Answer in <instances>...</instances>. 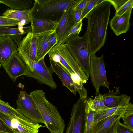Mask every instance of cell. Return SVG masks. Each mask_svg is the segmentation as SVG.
I'll return each instance as SVG.
<instances>
[{
	"instance_id": "obj_1",
	"label": "cell",
	"mask_w": 133,
	"mask_h": 133,
	"mask_svg": "<svg viewBox=\"0 0 133 133\" xmlns=\"http://www.w3.org/2000/svg\"><path fill=\"white\" fill-rule=\"evenodd\" d=\"M111 5L108 0H104L85 17L88 19L86 32L90 55L95 54L104 45Z\"/></svg>"
},
{
	"instance_id": "obj_9",
	"label": "cell",
	"mask_w": 133,
	"mask_h": 133,
	"mask_svg": "<svg viewBox=\"0 0 133 133\" xmlns=\"http://www.w3.org/2000/svg\"><path fill=\"white\" fill-rule=\"evenodd\" d=\"M87 98V97L85 99L80 98L73 105L65 133H85Z\"/></svg>"
},
{
	"instance_id": "obj_4",
	"label": "cell",
	"mask_w": 133,
	"mask_h": 133,
	"mask_svg": "<svg viewBox=\"0 0 133 133\" xmlns=\"http://www.w3.org/2000/svg\"><path fill=\"white\" fill-rule=\"evenodd\" d=\"M49 60L59 64L69 74L74 82L82 85L89 77L72 57L65 44L56 45L48 53Z\"/></svg>"
},
{
	"instance_id": "obj_3",
	"label": "cell",
	"mask_w": 133,
	"mask_h": 133,
	"mask_svg": "<svg viewBox=\"0 0 133 133\" xmlns=\"http://www.w3.org/2000/svg\"><path fill=\"white\" fill-rule=\"evenodd\" d=\"M42 90L34 91L29 95L36 105L45 123V125L51 133H63L65 129L64 120L56 107L46 98Z\"/></svg>"
},
{
	"instance_id": "obj_21",
	"label": "cell",
	"mask_w": 133,
	"mask_h": 133,
	"mask_svg": "<svg viewBox=\"0 0 133 133\" xmlns=\"http://www.w3.org/2000/svg\"><path fill=\"white\" fill-rule=\"evenodd\" d=\"M119 87H117L115 92L113 90H109V92L103 95V101L104 104L107 107L111 108L119 105L126 96L120 94Z\"/></svg>"
},
{
	"instance_id": "obj_17",
	"label": "cell",
	"mask_w": 133,
	"mask_h": 133,
	"mask_svg": "<svg viewBox=\"0 0 133 133\" xmlns=\"http://www.w3.org/2000/svg\"><path fill=\"white\" fill-rule=\"evenodd\" d=\"M50 67L61 81L64 86L76 95L77 92L76 85L72 80L70 75L58 63L50 60Z\"/></svg>"
},
{
	"instance_id": "obj_33",
	"label": "cell",
	"mask_w": 133,
	"mask_h": 133,
	"mask_svg": "<svg viewBox=\"0 0 133 133\" xmlns=\"http://www.w3.org/2000/svg\"><path fill=\"white\" fill-rule=\"evenodd\" d=\"M121 118L123 121V123H122L123 125L128 129L133 131V115L125 117H122Z\"/></svg>"
},
{
	"instance_id": "obj_36",
	"label": "cell",
	"mask_w": 133,
	"mask_h": 133,
	"mask_svg": "<svg viewBox=\"0 0 133 133\" xmlns=\"http://www.w3.org/2000/svg\"><path fill=\"white\" fill-rule=\"evenodd\" d=\"M0 133H14L0 117Z\"/></svg>"
},
{
	"instance_id": "obj_23",
	"label": "cell",
	"mask_w": 133,
	"mask_h": 133,
	"mask_svg": "<svg viewBox=\"0 0 133 133\" xmlns=\"http://www.w3.org/2000/svg\"><path fill=\"white\" fill-rule=\"evenodd\" d=\"M56 30L46 31L42 36L37 49L36 61L38 62L44 58L46 55L48 54L49 37Z\"/></svg>"
},
{
	"instance_id": "obj_35",
	"label": "cell",
	"mask_w": 133,
	"mask_h": 133,
	"mask_svg": "<svg viewBox=\"0 0 133 133\" xmlns=\"http://www.w3.org/2000/svg\"><path fill=\"white\" fill-rule=\"evenodd\" d=\"M114 7L116 12L128 1V0H108Z\"/></svg>"
},
{
	"instance_id": "obj_7",
	"label": "cell",
	"mask_w": 133,
	"mask_h": 133,
	"mask_svg": "<svg viewBox=\"0 0 133 133\" xmlns=\"http://www.w3.org/2000/svg\"><path fill=\"white\" fill-rule=\"evenodd\" d=\"M89 74L96 95L99 94V89L101 87L110 90L103 55L100 57H97L95 54L90 55Z\"/></svg>"
},
{
	"instance_id": "obj_5",
	"label": "cell",
	"mask_w": 133,
	"mask_h": 133,
	"mask_svg": "<svg viewBox=\"0 0 133 133\" xmlns=\"http://www.w3.org/2000/svg\"><path fill=\"white\" fill-rule=\"evenodd\" d=\"M18 53L26 65L28 73L27 77L37 80L42 84H45L54 89L57 85L53 77V71L50 67L46 64L44 58L37 62L32 60L28 57L23 50L20 45L18 46Z\"/></svg>"
},
{
	"instance_id": "obj_41",
	"label": "cell",
	"mask_w": 133,
	"mask_h": 133,
	"mask_svg": "<svg viewBox=\"0 0 133 133\" xmlns=\"http://www.w3.org/2000/svg\"><path fill=\"white\" fill-rule=\"evenodd\" d=\"M1 95H0V98H1Z\"/></svg>"
},
{
	"instance_id": "obj_10",
	"label": "cell",
	"mask_w": 133,
	"mask_h": 133,
	"mask_svg": "<svg viewBox=\"0 0 133 133\" xmlns=\"http://www.w3.org/2000/svg\"><path fill=\"white\" fill-rule=\"evenodd\" d=\"M0 117L14 133H39V128L45 127L27 118L17 119L0 112Z\"/></svg>"
},
{
	"instance_id": "obj_12",
	"label": "cell",
	"mask_w": 133,
	"mask_h": 133,
	"mask_svg": "<svg viewBox=\"0 0 133 133\" xmlns=\"http://www.w3.org/2000/svg\"><path fill=\"white\" fill-rule=\"evenodd\" d=\"M77 6L69 8L66 10L58 21L56 30L58 35V43L60 45L66 36L74 25L76 23L74 19V13Z\"/></svg>"
},
{
	"instance_id": "obj_34",
	"label": "cell",
	"mask_w": 133,
	"mask_h": 133,
	"mask_svg": "<svg viewBox=\"0 0 133 133\" xmlns=\"http://www.w3.org/2000/svg\"><path fill=\"white\" fill-rule=\"evenodd\" d=\"M120 119L118 121L115 133H133L132 131L124 126L120 122Z\"/></svg>"
},
{
	"instance_id": "obj_8",
	"label": "cell",
	"mask_w": 133,
	"mask_h": 133,
	"mask_svg": "<svg viewBox=\"0 0 133 133\" xmlns=\"http://www.w3.org/2000/svg\"><path fill=\"white\" fill-rule=\"evenodd\" d=\"M16 109L20 113L35 123L45 125L38 109L30 95L25 90L19 91Z\"/></svg>"
},
{
	"instance_id": "obj_30",
	"label": "cell",
	"mask_w": 133,
	"mask_h": 133,
	"mask_svg": "<svg viewBox=\"0 0 133 133\" xmlns=\"http://www.w3.org/2000/svg\"><path fill=\"white\" fill-rule=\"evenodd\" d=\"M96 0H87L86 5L82 11L81 19L82 20L94 8Z\"/></svg>"
},
{
	"instance_id": "obj_40",
	"label": "cell",
	"mask_w": 133,
	"mask_h": 133,
	"mask_svg": "<svg viewBox=\"0 0 133 133\" xmlns=\"http://www.w3.org/2000/svg\"><path fill=\"white\" fill-rule=\"evenodd\" d=\"M104 1V0H96L94 7L98 5Z\"/></svg>"
},
{
	"instance_id": "obj_37",
	"label": "cell",
	"mask_w": 133,
	"mask_h": 133,
	"mask_svg": "<svg viewBox=\"0 0 133 133\" xmlns=\"http://www.w3.org/2000/svg\"><path fill=\"white\" fill-rule=\"evenodd\" d=\"M82 11L76 9L74 13V19L76 23L82 21L81 19V14Z\"/></svg>"
},
{
	"instance_id": "obj_27",
	"label": "cell",
	"mask_w": 133,
	"mask_h": 133,
	"mask_svg": "<svg viewBox=\"0 0 133 133\" xmlns=\"http://www.w3.org/2000/svg\"><path fill=\"white\" fill-rule=\"evenodd\" d=\"M85 111L86 117L85 133H90L94 123L95 112L88 107L87 102Z\"/></svg>"
},
{
	"instance_id": "obj_25",
	"label": "cell",
	"mask_w": 133,
	"mask_h": 133,
	"mask_svg": "<svg viewBox=\"0 0 133 133\" xmlns=\"http://www.w3.org/2000/svg\"><path fill=\"white\" fill-rule=\"evenodd\" d=\"M0 3L6 5L11 9L26 10L32 7L34 2L31 0H0Z\"/></svg>"
},
{
	"instance_id": "obj_6",
	"label": "cell",
	"mask_w": 133,
	"mask_h": 133,
	"mask_svg": "<svg viewBox=\"0 0 133 133\" xmlns=\"http://www.w3.org/2000/svg\"><path fill=\"white\" fill-rule=\"evenodd\" d=\"M65 44L72 57L89 77L90 55L86 32L82 37L78 34L72 35Z\"/></svg>"
},
{
	"instance_id": "obj_16",
	"label": "cell",
	"mask_w": 133,
	"mask_h": 133,
	"mask_svg": "<svg viewBox=\"0 0 133 133\" xmlns=\"http://www.w3.org/2000/svg\"><path fill=\"white\" fill-rule=\"evenodd\" d=\"M130 97L127 95L117 106L109 108L101 114L95 112L94 123L110 116L117 115L122 117L127 111L130 103Z\"/></svg>"
},
{
	"instance_id": "obj_28",
	"label": "cell",
	"mask_w": 133,
	"mask_h": 133,
	"mask_svg": "<svg viewBox=\"0 0 133 133\" xmlns=\"http://www.w3.org/2000/svg\"><path fill=\"white\" fill-rule=\"evenodd\" d=\"M82 21L76 23L72 28L62 42L61 44H64L69 38L72 35L76 34H78L82 30Z\"/></svg>"
},
{
	"instance_id": "obj_31",
	"label": "cell",
	"mask_w": 133,
	"mask_h": 133,
	"mask_svg": "<svg viewBox=\"0 0 133 133\" xmlns=\"http://www.w3.org/2000/svg\"><path fill=\"white\" fill-rule=\"evenodd\" d=\"M133 7V0L128 1L120 8L115 14L117 16L121 15L127 12Z\"/></svg>"
},
{
	"instance_id": "obj_2",
	"label": "cell",
	"mask_w": 133,
	"mask_h": 133,
	"mask_svg": "<svg viewBox=\"0 0 133 133\" xmlns=\"http://www.w3.org/2000/svg\"><path fill=\"white\" fill-rule=\"evenodd\" d=\"M81 0H34L31 9L32 18L58 22L66 10L77 6Z\"/></svg>"
},
{
	"instance_id": "obj_18",
	"label": "cell",
	"mask_w": 133,
	"mask_h": 133,
	"mask_svg": "<svg viewBox=\"0 0 133 133\" xmlns=\"http://www.w3.org/2000/svg\"><path fill=\"white\" fill-rule=\"evenodd\" d=\"M31 9L26 10L8 9L3 14L2 16L19 21L18 27L23 28L24 25L31 22V21L32 18Z\"/></svg>"
},
{
	"instance_id": "obj_39",
	"label": "cell",
	"mask_w": 133,
	"mask_h": 133,
	"mask_svg": "<svg viewBox=\"0 0 133 133\" xmlns=\"http://www.w3.org/2000/svg\"><path fill=\"white\" fill-rule=\"evenodd\" d=\"M119 118L116 121L113 125L111 128L106 133H115L116 128L117 124Z\"/></svg>"
},
{
	"instance_id": "obj_11",
	"label": "cell",
	"mask_w": 133,
	"mask_h": 133,
	"mask_svg": "<svg viewBox=\"0 0 133 133\" xmlns=\"http://www.w3.org/2000/svg\"><path fill=\"white\" fill-rule=\"evenodd\" d=\"M2 65L10 78L14 82L20 76H27L28 75L27 67L19 56L18 52L14 53Z\"/></svg>"
},
{
	"instance_id": "obj_20",
	"label": "cell",
	"mask_w": 133,
	"mask_h": 133,
	"mask_svg": "<svg viewBox=\"0 0 133 133\" xmlns=\"http://www.w3.org/2000/svg\"><path fill=\"white\" fill-rule=\"evenodd\" d=\"M121 116L113 115L94 123L90 133H106L113 125Z\"/></svg>"
},
{
	"instance_id": "obj_13",
	"label": "cell",
	"mask_w": 133,
	"mask_h": 133,
	"mask_svg": "<svg viewBox=\"0 0 133 133\" xmlns=\"http://www.w3.org/2000/svg\"><path fill=\"white\" fill-rule=\"evenodd\" d=\"M46 32L36 34L29 32L21 41L20 45L23 50L33 61H36L37 49L40 41Z\"/></svg>"
},
{
	"instance_id": "obj_26",
	"label": "cell",
	"mask_w": 133,
	"mask_h": 133,
	"mask_svg": "<svg viewBox=\"0 0 133 133\" xmlns=\"http://www.w3.org/2000/svg\"><path fill=\"white\" fill-rule=\"evenodd\" d=\"M0 112L6 115L19 119L26 118L18 112L16 109L11 107L7 102L0 99Z\"/></svg>"
},
{
	"instance_id": "obj_24",
	"label": "cell",
	"mask_w": 133,
	"mask_h": 133,
	"mask_svg": "<svg viewBox=\"0 0 133 133\" xmlns=\"http://www.w3.org/2000/svg\"><path fill=\"white\" fill-rule=\"evenodd\" d=\"M87 102L88 107L98 114H101L110 108L104 104L103 95L100 93L96 96L94 99L88 98Z\"/></svg>"
},
{
	"instance_id": "obj_29",
	"label": "cell",
	"mask_w": 133,
	"mask_h": 133,
	"mask_svg": "<svg viewBox=\"0 0 133 133\" xmlns=\"http://www.w3.org/2000/svg\"><path fill=\"white\" fill-rule=\"evenodd\" d=\"M20 22L3 16H0V26H11L18 25Z\"/></svg>"
},
{
	"instance_id": "obj_38",
	"label": "cell",
	"mask_w": 133,
	"mask_h": 133,
	"mask_svg": "<svg viewBox=\"0 0 133 133\" xmlns=\"http://www.w3.org/2000/svg\"><path fill=\"white\" fill-rule=\"evenodd\" d=\"M87 1V0H81L76 9L82 11L85 6Z\"/></svg>"
},
{
	"instance_id": "obj_19",
	"label": "cell",
	"mask_w": 133,
	"mask_h": 133,
	"mask_svg": "<svg viewBox=\"0 0 133 133\" xmlns=\"http://www.w3.org/2000/svg\"><path fill=\"white\" fill-rule=\"evenodd\" d=\"M31 32L35 34L57 30L58 21H50L32 19L31 22Z\"/></svg>"
},
{
	"instance_id": "obj_22",
	"label": "cell",
	"mask_w": 133,
	"mask_h": 133,
	"mask_svg": "<svg viewBox=\"0 0 133 133\" xmlns=\"http://www.w3.org/2000/svg\"><path fill=\"white\" fill-rule=\"evenodd\" d=\"M31 31V26L20 28H12L6 26H0V37L10 36L14 41L18 39L20 35Z\"/></svg>"
},
{
	"instance_id": "obj_32",
	"label": "cell",
	"mask_w": 133,
	"mask_h": 133,
	"mask_svg": "<svg viewBox=\"0 0 133 133\" xmlns=\"http://www.w3.org/2000/svg\"><path fill=\"white\" fill-rule=\"evenodd\" d=\"M58 43V35L56 30L50 36L48 40V52L56 45Z\"/></svg>"
},
{
	"instance_id": "obj_14",
	"label": "cell",
	"mask_w": 133,
	"mask_h": 133,
	"mask_svg": "<svg viewBox=\"0 0 133 133\" xmlns=\"http://www.w3.org/2000/svg\"><path fill=\"white\" fill-rule=\"evenodd\" d=\"M132 10L130 9L121 15L115 14L110 21V29L117 36L126 33L129 30Z\"/></svg>"
},
{
	"instance_id": "obj_15",
	"label": "cell",
	"mask_w": 133,
	"mask_h": 133,
	"mask_svg": "<svg viewBox=\"0 0 133 133\" xmlns=\"http://www.w3.org/2000/svg\"><path fill=\"white\" fill-rule=\"evenodd\" d=\"M17 45L10 36L0 37V63L4 64L15 53L18 52Z\"/></svg>"
}]
</instances>
